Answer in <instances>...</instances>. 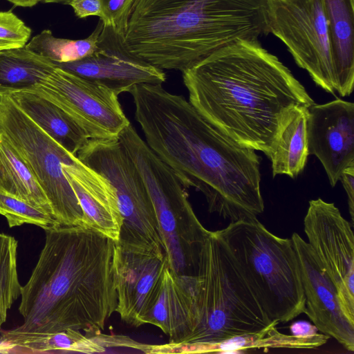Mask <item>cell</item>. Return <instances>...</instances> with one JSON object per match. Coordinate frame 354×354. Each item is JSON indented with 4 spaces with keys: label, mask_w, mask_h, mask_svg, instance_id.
<instances>
[{
    "label": "cell",
    "mask_w": 354,
    "mask_h": 354,
    "mask_svg": "<svg viewBox=\"0 0 354 354\" xmlns=\"http://www.w3.org/2000/svg\"><path fill=\"white\" fill-rule=\"evenodd\" d=\"M129 93L145 142L185 188L203 194L209 212L231 222L263 212L261 158L254 149L227 136L162 84H138Z\"/></svg>",
    "instance_id": "cell-1"
},
{
    "label": "cell",
    "mask_w": 354,
    "mask_h": 354,
    "mask_svg": "<svg viewBox=\"0 0 354 354\" xmlns=\"http://www.w3.org/2000/svg\"><path fill=\"white\" fill-rule=\"evenodd\" d=\"M182 73L188 101L206 120L268 158L287 124L315 104L258 40L236 41Z\"/></svg>",
    "instance_id": "cell-2"
},
{
    "label": "cell",
    "mask_w": 354,
    "mask_h": 354,
    "mask_svg": "<svg viewBox=\"0 0 354 354\" xmlns=\"http://www.w3.org/2000/svg\"><path fill=\"white\" fill-rule=\"evenodd\" d=\"M46 240L30 279L22 286L21 331L72 328L101 331L115 312V242L86 226L57 225Z\"/></svg>",
    "instance_id": "cell-3"
},
{
    "label": "cell",
    "mask_w": 354,
    "mask_h": 354,
    "mask_svg": "<svg viewBox=\"0 0 354 354\" xmlns=\"http://www.w3.org/2000/svg\"><path fill=\"white\" fill-rule=\"evenodd\" d=\"M267 0H135L127 49L161 70L183 71L241 40L268 33Z\"/></svg>",
    "instance_id": "cell-4"
},
{
    "label": "cell",
    "mask_w": 354,
    "mask_h": 354,
    "mask_svg": "<svg viewBox=\"0 0 354 354\" xmlns=\"http://www.w3.org/2000/svg\"><path fill=\"white\" fill-rule=\"evenodd\" d=\"M272 321L287 323L305 310L300 269L292 239L279 237L257 218L215 231Z\"/></svg>",
    "instance_id": "cell-5"
},
{
    "label": "cell",
    "mask_w": 354,
    "mask_h": 354,
    "mask_svg": "<svg viewBox=\"0 0 354 354\" xmlns=\"http://www.w3.org/2000/svg\"><path fill=\"white\" fill-rule=\"evenodd\" d=\"M196 275L197 324L176 344L218 342L279 324L266 315L215 231H209L204 242Z\"/></svg>",
    "instance_id": "cell-6"
},
{
    "label": "cell",
    "mask_w": 354,
    "mask_h": 354,
    "mask_svg": "<svg viewBox=\"0 0 354 354\" xmlns=\"http://www.w3.org/2000/svg\"><path fill=\"white\" fill-rule=\"evenodd\" d=\"M118 140L149 194L169 268L178 274L196 276L201 251L209 231L194 213L185 188L131 123Z\"/></svg>",
    "instance_id": "cell-7"
},
{
    "label": "cell",
    "mask_w": 354,
    "mask_h": 354,
    "mask_svg": "<svg viewBox=\"0 0 354 354\" xmlns=\"http://www.w3.org/2000/svg\"><path fill=\"white\" fill-rule=\"evenodd\" d=\"M0 132L29 167L50 203L54 218L62 225L86 226L82 208L62 168L75 155L44 132L7 95H0Z\"/></svg>",
    "instance_id": "cell-8"
},
{
    "label": "cell",
    "mask_w": 354,
    "mask_h": 354,
    "mask_svg": "<svg viewBox=\"0 0 354 354\" xmlns=\"http://www.w3.org/2000/svg\"><path fill=\"white\" fill-rule=\"evenodd\" d=\"M268 32L288 48L314 82L335 95L336 79L324 0H267Z\"/></svg>",
    "instance_id": "cell-9"
},
{
    "label": "cell",
    "mask_w": 354,
    "mask_h": 354,
    "mask_svg": "<svg viewBox=\"0 0 354 354\" xmlns=\"http://www.w3.org/2000/svg\"><path fill=\"white\" fill-rule=\"evenodd\" d=\"M76 156L106 178L114 187L122 217L118 240L162 245L147 187L119 140L88 139Z\"/></svg>",
    "instance_id": "cell-10"
},
{
    "label": "cell",
    "mask_w": 354,
    "mask_h": 354,
    "mask_svg": "<svg viewBox=\"0 0 354 354\" xmlns=\"http://www.w3.org/2000/svg\"><path fill=\"white\" fill-rule=\"evenodd\" d=\"M30 91L60 107L89 139H118L131 123L115 91L57 66Z\"/></svg>",
    "instance_id": "cell-11"
},
{
    "label": "cell",
    "mask_w": 354,
    "mask_h": 354,
    "mask_svg": "<svg viewBox=\"0 0 354 354\" xmlns=\"http://www.w3.org/2000/svg\"><path fill=\"white\" fill-rule=\"evenodd\" d=\"M308 243L333 282L341 310L354 324V235L353 225L333 203L309 201L304 219Z\"/></svg>",
    "instance_id": "cell-12"
},
{
    "label": "cell",
    "mask_w": 354,
    "mask_h": 354,
    "mask_svg": "<svg viewBox=\"0 0 354 354\" xmlns=\"http://www.w3.org/2000/svg\"><path fill=\"white\" fill-rule=\"evenodd\" d=\"M168 266L167 255L160 245L121 240L115 243V312L124 322L135 327L142 325V317Z\"/></svg>",
    "instance_id": "cell-13"
},
{
    "label": "cell",
    "mask_w": 354,
    "mask_h": 354,
    "mask_svg": "<svg viewBox=\"0 0 354 354\" xmlns=\"http://www.w3.org/2000/svg\"><path fill=\"white\" fill-rule=\"evenodd\" d=\"M55 64L118 95L129 92L138 84H162L166 80L163 70L133 55L126 46L124 35L104 24L91 54L75 62Z\"/></svg>",
    "instance_id": "cell-14"
},
{
    "label": "cell",
    "mask_w": 354,
    "mask_h": 354,
    "mask_svg": "<svg viewBox=\"0 0 354 354\" xmlns=\"http://www.w3.org/2000/svg\"><path fill=\"white\" fill-rule=\"evenodd\" d=\"M309 155L321 162L334 187L347 167L354 166V104L337 98L307 110Z\"/></svg>",
    "instance_id": "cell-15"
},
{
    "label": "cell",
    "mask_w": 354,
    "mask_h": 354,
    "mask_svg": "<svg viewBox=\"0 0 354 354\" xmlns=\"http://www.w3.org/2000/svg\"><path fill=\"white\" fill-rule=\"evenodd\" d=\"M297 253L305 296L304 313L319 331L354 351V324L344 315L335 286L307 241L297 233L291 238Z\"/></svg>",
    "instance_id": "cell-16"
},
{
    "label": "cell",
    "mask_w": 354,
    "mask_h": 354,
    "mask_svg": "<svg viewBox=\"0 0 354 354\" xmlns=\"http://www.w3.org/2000/svg\"><path fill=\"white\" fill-rule=\"evenodd\" d=\"M198 285L197 276L178 274L166 268L142 324L158 327L169 337V343H181L197 324Z\"/></svg>",
    "instance_id": "cell-17"
},
{
    "label": "cell",
    "mask_w": 354,
    "mask_h": 354,
    "mask_svg": "<svg viewBox=\"0 0 354 354\" xmlns=\"http://www.w3.org/2000/svg\"><path fill=\"white\" fill-rule=\"evenodd\" d=\"M62 168L82 208L86 226L118 242L122 217L111 183L77 156Z\"/></svg>",
    "instance_id": "cell-18"
},
{
    "label": "cell",
    "mask_w": 354,
    "mask_h": 354,
    "mask_svg": "<svg viewBox=\"0 0 354 354\" xmlns=\"http://www.w3.org/2000/svg\"><path fill=\"white\" fill-rule=\"evenodd\" d=\"M329 336L317 333L309 336H297L280 333L277 326L260 332L236 335L221 341L206 343L156 345V353H239L270 348L313 349L326 344Z\"/></svg>",
    "instance_id": "cell-19"
},
{
    "label": "cell",
    "mask_w": 354,
    "mask_h": 354,
    "mask_svg": "<svg viewBox=\"0 0 354 354\" xmlns=\"http://www.w3.org/2000/svg\"><path fill=\"white\" fill-rule=\"evenodd\" d=\"M8 95L37 127L73 155L89 139L84 131L57 104L32 91Z\"/></svg>",
    "instance_id": "cell-20"
},
{
    "label": "cell",
    "mask_w": 354,
    "mask_h": 354,
    "mask_svg": "<svg viewBox=\"0 0 354 354\" xmlns=\"http://www.w3.org/2000/svg\"><path fill=\"white\" fill-rule=\"evenodd\" d=\"M336 91L350 95L354 84V0H324Z\"/></svg>",
    "instance_id": "cell-21"
},
{
    "label": "cell",
    "mask_w": 354,
    "mask_h": 354,
    "mask_svg": "<svg viewBox=\"0 0 354 354\" xmlns=\"http://www.w3.org/2000/svg\"><path fill=\"white\" fill-rule=\"evenodd\" d=\"M0 192L19 198L54 218L50 203L29 167L1 132Z\"/></svg>",
    "instance_id": "cell-22"
},
{
    "label": "cell",
    "mask_w": 354,
    "mask_h": 354,
    "mask_svg": "<svg viewBox=\"0 0 354 354\" xmlns=\"http://www.w3.org/2000/svg\"><path fill=\"white\" fill-rule=\"evenodd\" d=\"M57 67L26 46L0 51V95L30 91Z\"/></svg>",
    "instance_id": "cell-23"
},
{
    "label": "cell",
    "mask_w": 354,
    "mask_h": 354,
    "mask_svg": "<svg viewBox=\"0 0 354 354\" xmlns=\"http://www.w3.org/2000/svg\"><path fill=\"white\" fill-rule=\"evenodd\" d=\"M86 337L80 330L68 328L53 333L27 332L12 328L1 333V353H81Z\"/></svg>",
    "instance_id": "cell-24"
},
{
    "label": "cell",
    "mask_w": 354,
    "mask_h": 354,
    "mask_svg": "<svg viewBox=\"0 0 354 354\" xmlns=\"http://www.w3.org/2000/svg\"><path fill=\"white\" fill-rule=\"evenodd\" d=\"M307 110L299 113L282 131L274 151L269 158L273 177L286 175L295 178L304 171L309 155Z\"/></svg>",
    "instance_id": "cell-25"
},
{
    "label": "cell",
    "mask_w": 354,
    "mask_h": 354,
    "mask_svg": "<svg viewBox=\"0 0 354 354\" xmlns=\"http://www.w3.org/2000/svg\"><path fill=\"white\" fill-rule=\"evenodd\" d=\"M102 26L100 19L92 33L82 39L56 37L50 30H44L33 37L26 47L55 64L75 62L94 51Z\"/></svg>",
    "instance_id": "cell-26"
},
{
    "label": "cell",
    "mask_w": 354,
    "mask_h": 354,
    "mask_svg": "<svg viewBox=\"0 0 354 354\" xmlns=\"http://www.w3.org/2000/svg\"><path fill=\"white\" fill-rule=\"evenodd\" d=\"M17 246L13 236L0 232V328L6 321L8 310L21 296Z\"/></svg>",
    "instance_id": "cell-27"
},
{
    "label": "cell",
    "mask_w": 354,
    "mask_h": 354,
    "mask_svg": "<svg viewBox=\"0 0 354 354\" xmlns=\"http://www.w3.org/2000/svg\"><path fill=\"white\" fill-rule=\"evenodd\" d=\"M0 215L10 227L23 224L37 225L44 230L60 225L53 217L15 196L0 192Z\"/></svg>",
    "instance_id": "cell-28"
},
{
    "label": "cell",
    "mask_w": 354,
    "mask_h": 354,
    "mask_svg": "<svg viewBox=\"0 0 354 354\" xmlns=\"http://www.w3.org/2000/svg\"><path fill=\"white\" fill-rule=\"evenodd\" d=\"M31 30L11 10L0 11V51L24 47Z\"/></svg>",
    "instance_id": "cell-29"
},
{
    "label": "cell",
    "mask_w": 354,
    "mask_h": 354,
    "mask_svg": "<svg viewBox=\"0 0 354 354\" xmlns=\"http://www.w3.org/2000/svg\"><path fill=\"white\" fill-rule=\"evenodd\" d=\"M103 15L100 19L118 33L124 35L129 15L135 0H101Z\"/></svg>",
    "instance_id": "cell-30"
},
{
    "label": "cell",
    "mask_w": 354,
    "mask_h": 354,
    "mask_svg": "<svg viewBox=\"0 0 354 354\" xmlns=\"http://www.w3.org/2000/svg\"><path fill=\"white\" fill-rule=\"evenodd\" d=\"M68 5L71 6L75 15L80 19L91 16H97L102 19L103 15L101 0H71Z\"/></svg>",
    "instance_id": "cell-31"
},
{
    "label": "cell",
    "mask_w": 354,
    "mask_h": 354,
    "mask_svg": "<svg viewBox=\"0 0 354 354\" xmlns=\"http://www.w3.org/2000/svg\"><path fill=\"white\" fill-rule=\"evenodd\" d=\"M341 180L348 198V210L351 218V224H354V166L347 167L342 172Z\"/></svg>",
    "instance_id": "cell-32"
},
{
    "label": "cell",
    "mask_w": 354,
    "mask_h": 354,
    "mask_svg": "<svg viewBox=\"0 0 354 354\" xmlns=\"http://www.w3.org/2000/svg\"><path fill=\"white\" fill-rule=\"evenodd\" d=\"M291 335L297 336H309L317 334L318 329L311 323L306 321H297L290 326Z\"/></svg>",
    "instance_id": "cell-33"
},
{
    "label": "cell",
    "mask_w": 354,
    "mask_h": 354,
    "mask_svg": "<svg viewBox=\"0 0 354 354\" xmlns=\"http://www.w3.org/2000/svg\"><path fill=\"white\" fill-rule=\"evenodd\" d=\"M16 6L20 7H32L35 6L39 0H7Z\"/></svg>",
    "instance_id": "cell-34"
},
{
    "label": "cell",
    "mask_w": 354,
    "mask_h": 354,
    "mask_svg": "<svg viewBox=\"0 0 354 354\" xmlns=\"http://www.w3.org/2000/svg\"><path fill=\"white\" fill-rule=\"evenodd\" d=\"M71 0H39L43 3H62V4H68Z\"/></svg>",
    "instance_id": "cell-35"
}]
</instances>
